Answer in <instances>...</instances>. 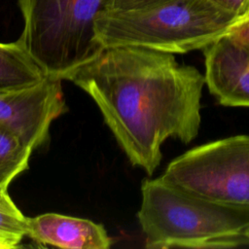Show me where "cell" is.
Returning a JSON list of instances; mask_svg holds the SVG:
<instances>
[{
    "label": "cell",
    "instance_id": "obj_1",
    "mask_svg": "<svg viewBox=\"0 0 249 249\" xmlns=\"http://www.w3.org/2000/svg\"><path fill=\"white\" fill-rule=\"evenodd\" d=\"M63 80L85 90L99 108L133 165L152 175L169 138L188 144L198 133L205 78L174 54L123 46L104 48Z\"/></svg>",
    "mask_w": 249,
    "mask_h": 249
},
{
    "label": "cell",
    "instance_id": "obj_2",
    "mask_svg": "<svg viewBox=\"0 0 249 249\" xmlns=\"http://www.w3.org/2000/svg\"><path fill=\"white\" fill-rule=\"evenodd\" d=\"M141 195L137 217L146 248L249 246V208L206 200L160 177L143 180Z\"/></svg>",
    "mask_w": 249,
    "mask_h": 249
},
{
    "label": "cell",
    "instance_id": "obj_3",
    "mask_svg": "<svg viewBox=\"0 0 249 249\" xmlns=\"http://www.w3.org/2000/svg\"><path fill=\"white\" fill-rule=\"evenodd\" d=\"M236 20L209 0H170L136 11L103 10L95 30L103 48L133 46L174 54L202 51Z\"/></svg>",
    "mask_w": 249,
    "mask_h": 249
},
{
    "label": "cell",
    "instance_id": "obj_4",
    "mask_svg": "<svg viewBox=\"0 0 249 249\" xmlns=\"http://www.w3.org/2000/svg\"><path fill=\"white\" fill-rule=\"evenodd\" d=\"M23 30L18 39L47 76L63 80L104 49L95 21L106 0H18Z\"/></svg>",
    "mask_w": 249,
    "mask_h": 249
},
{
    "label": "cell",
    "instance_id": "obj_5",
    "mask_svg": "<svg viewBox=\"0 0 249 249\" xmlns=\"http://www.w3.org/2000/svg\"><path fill=\"white\" fill-rule=\"evenodd\" d=\"M160 178L206 200L249 208V135L191 149L170 161Z\"/></svg>",
    "mask_w": 249,
    "mask_h": 249
},
{
    "label": "cell",
    "instance_id": "obj_6",
    "mask_svg": "<svg viewBox=\"0 0 249 249\" xmlns=\"http://www.w3.org/2000/svg\"><path fill=\"white\" fill-rule=\"evenodd\" d=\"M67 111L61 80L49 77L32 88L0 94V123L35 150L49 139L52 123Z\"/></svg>",
    "mask_w": 249,
    "mask_h": 249
},
{
    "label": "cell",
    "instance_id": "obj_7",
    "mask_svg": "<svg viewBox=\"0 0 249 249\" xmlns=\"http://www.w3.org/2000/svg\"><path fill=\"white\" fill-rule=\"evenodd\" d=\"M205 86L229 107H249V55L223 36L203 50Z\"/></svg>",
    "mask_w": 249,
    "mask_h": 249
},
{
    "label": "cell",
    "instance_id": "obj_8",
    "mask_svg": "<svg viewBox=\"0 0 249 249\" xmlns=\"http://www.w3.org/2000/svg\"><path fill=\"white\" fill-rule=\"evenodd\" d=\"M26 235L35 242L70 249H107L112 244L106 230L90 220L45 213L26 220Z\"/></svg>",
    "mask_w": 249,
    "mask_h": 249
},
{
    "label": "cell",
    "instance_id": "obj_9",
    "mask_svg": "<svg viewBox=\"0 0 249 249\" xmlns=\"http://www.w3.org/2000/svg\"><path fill=\"white\" fill-rule=\"evenodd\" d=\"M48 78L18 40L0 43V94L32 88Z\"/></svg>",
    "mask_w": 249,
    "mask_h": 249
},
{
    "label": "cell",
    "instance_id": "obj_10",
    "mask_svg": "<svg viewBox=\"0 0 249 249\" xmlns=\"http://www.w3.org/2000/svg\"><path fill=\"white\" fill-rule=\"evenodd\" d=\"M32 149L8 125L0 123V188L28 168Z\"/></svg>",
    "mask_w": 249,
    "mask_h": 249
},
{
    "label": "cell",
    "instance_id": "obj_11",
    "mask_svg": "<svg viewBox=\"0 0 249 249\" xmlns=\"http://www.w3.org/2000/svg\"><path fill=\"white\" fill-rule=\"evenodd\" d=\"M26 220L23 215H17L0 209V249L18 247L26 236Z\"/></svg>",
    "mask_w": 249,
    "mask_h": 249
},
{
    "label": "cell",
    "instance_id": "obj_12",
    "mask_svg": "<svg viewBox=\"0 0 249 249\" xmlns=\"http://www.w3.org/2000/svg\"><path fill=\"white\" fill-rule=\"evenodd\" d=\"M225 36L249 55V15L236 20Z\"/></svg>",
    "mask_w": 249,
    "mask_h": 249
},
{
    "label": "cell",
    "instance_id": "obj_13",
    "mask_svg": "<svg viewBox=\"0 0 249 249\" xmlns=\"http://www.w3.org/2000/svg\"><path fill=\"white\" fill-rule=\"evenodd\" d=\"M170 0H106L105 10L136 11L151 8Z\"/></svg>",
    "mask_w": 249,
    "mask_h": 249
},
{
    "label": "cell",
    "instance_id": "obj_14",
    "mask_svg": "<svg viewBox=\"0 0 249 249\" xmlns=\"http://www.w3.org/2000/svg\"><path fill=\"white\" fill-rule=\"evenodd\" d=\"M223 12L240 19L249 15V0H209Z\"/></svg>",
    "mask_w": 249,
    "mask_h": 249
},
{
    "label": "cell",
    "instance_id": "obj_15",
    "mask_svg": "<svg viewBox=\"0 0 249 249\" xmlns=\"http://www.w3.org/2000/svg\"><path fill=\"white\" fill-rule=\"evenodd\" d=\"M0 209L17 215H22L20 210L17 207V205L14 203L13 199L9 196L7 189L3 188H0Z\"/></svg>",
    "mask_w": 249,
    "mask_h": 249
}]
</instances>
